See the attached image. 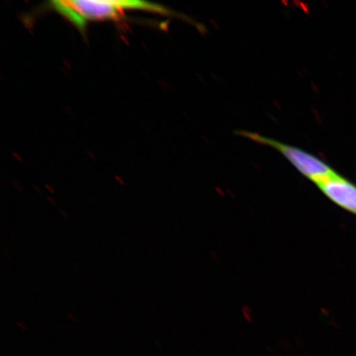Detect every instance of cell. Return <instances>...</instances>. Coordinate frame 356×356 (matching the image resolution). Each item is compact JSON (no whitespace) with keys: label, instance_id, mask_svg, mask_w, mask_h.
Here are the masks:
<instances>
[{"label":"cell","instance_id":"6da1fadb","mask_svg":"<svg viewBox=\"0 0 356 356\" xmlns=\"http://www.w3.org/2000/svg\"><path fill=\"white\" fill-rule=\"evenodd\" d=\"M49 8L64 17L82 34H86L89 22H120L127 11L140 10L163 16H179L159 4L139 0H57L51 1Z\"/></svg>","mask_w":356,"mask_h":356},{"label":"cell","instance_id":"7a4b0ae2","mask_svg":"<svg viewBox=\"0 0 356 356\" xmlns=\"http://www.w3.org/2000/svg\"><path fill=\"white\" fill-rule=\"evenodd\" d=\"M237 134L257 144L269 146L279 151L297 169L298 172L314 182L316 185L321 184L337 172L323 160L297 147L282 143L254 132L239 131Z\"/></svg>","mask_w":356,"mask_h":356},{"label":"cell","instance_id":"3957f363","mask_svg":"<svg viewBox=\"0 0 356 356\" xmlns=\"http://www.w3.org/2000/svg\"><path fill=\"white\" fill-rule=\"evenodd\" d=\"M325 197L356 216V185L337 172L317 185Z\"/></svg>","mask_w":356,"mask_h":356},{"label":"cell","instance_id":"277c9868","mask_svg":"<svg viewBox=\"0 0 356 356\" xmlns=\"http://www.w3.org/2000/svg\"><path fill=\"white\" fill-rule=\"evenodd\" d=\"M49 200V202H50L51 204H53V206H57V203L56 200L50 197H47Z\"/></svg>","mask_w":356,"mask_h":356},{"label":"cell","instance_id":"5b68a950","mask_svg":"<svg viewBox=\"0 0 356 356\" xmlns=\"http://www.w3.org/2000/svg\"><path fill=\"white\" fill-rule=\"evenodd\" d=\"M60 212L61 215L63 216L65 218V219H68L69 216L67 215L65 211L60 210Z\"/></svg>","mask_w":356,"mask_h":356}]
</instances>
